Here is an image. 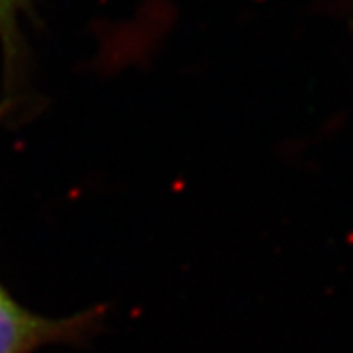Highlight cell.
<instances>
[{
  "mask_svg": "<svg viewBox=\"0 0 353 353\" xmlns=\"http://www.w3.org/2000/svg\"><path fill=\"white\" fill-rule=\"evenodd\" d=\"M28 0H0V41L6 51V61L12 67L20 50V14Z\"/></svg>",
  "mask_w": 353,
  "mask_h": 353,
  "instance_id": "cell-2",
  "label": "cell"
},
{
  "mask_svg": "<svg viewBox=\"0 0 353 353\" xmlns=\"http://www.w3.org/2000/svg\"><path fill=\"white\" fill-rule=\"evenodd\" d=\"M102 308L67 318H46L16 303L0 281V353H36L48 345H81L102 324Z\"/></svg>",
  "mask_w": 353,
  "mask_h": 353,
  "instance_id": "cell-1",
  "label": "cell"
}]
</instances>
